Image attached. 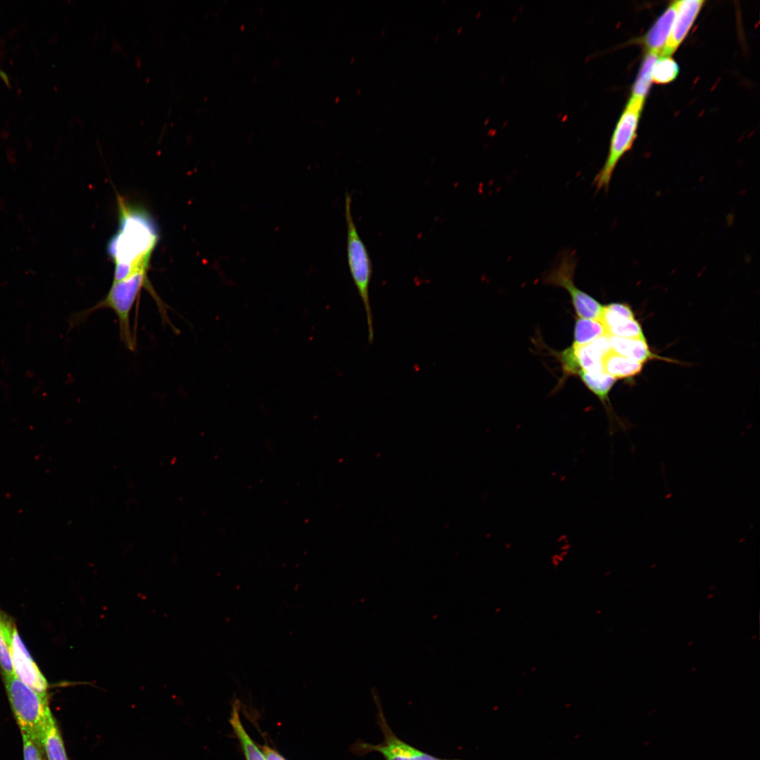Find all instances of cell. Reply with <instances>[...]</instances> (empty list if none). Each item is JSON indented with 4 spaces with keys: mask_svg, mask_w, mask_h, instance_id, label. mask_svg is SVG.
<instances>
[{
    "mask_svg": "<svg viewBox=\"0 0 760 760\" xmlns=\"http://www.w3.org/2000/svg\"><path fill=\"white\" fill-rule=\"evenodd\" d=\"M576 259L574 253H564L557 264L547 273L544 281L566 289L579 317L598 320L603 308L597 300L578 288L574 281Z\"/></svg>",
    "mask_w": 760,
    "mask_h": 760,
    "instance_id": "8992f818",
    "label": "cell"
},
{
    "mask_svg": "<svg viewBox=\"0 0 760 760\" xmlns=\"http://www.w3.org/2000/svg\"><path fill=\"white\" fill-rule=\"evenodd\" d=\"M22 734L24 760H43L42 746L29 735Z\"/></svg>",
    "mask_w": 760,
    "mask_h": 760,
    "instance_id": "7402d4cb",
    "label": "cell"
},
{
    "mask_svg": "<svg viewBox=\"0 0 760 760\" xmlns=\"http://www.w3.org/2000/svg\"><path fill=\"white\" fill-rule=\"evenodd\" d=\"M16 626L11 618L0 609V668L4 678L15 676L10 644Z\"/></svg>",
    "mask_w": 760,
    "mask_h": 760,
    "instance_id": "9a60e30c",
    "label": "cell"
},
{
    "mask_svg": "<svg viewBox=\"0 0 760 760\" xmlns=\"http://www.w3.org/2000/svg\"><path fill=\"white\" fill-rule=\"evenodd\" d=\"M679 72L677 63L671 56H662L657 60L651 72L652 82L666 84L674 80Z\"/></svg>",
    "mask_w": 760,
    "mask_h": 760,
    "instance_id": "44dd1931",
    "label": "cell"
},
{
    "mask_svg": "<svg viewBox=\"0 0 760 760\" xmlns=\"http://www.w3.org/2000/svg\"><path fill=\"white\" fill-rule=\"evenodd\" d=\"M0 79L2 80L7 85L9 84V80L6 73L0 68Z\"/></svg>",
    "mask_w": 760,
    "mask_h": 760,
    "instance_id": "cb8c5ba5",
    "label": "cell"
},
{
    "mask_svg": "<svg viewBox=\"0 0 760 760\" xmlns=\"http://www.w3.org/2000/svg\"><path fill=\"white\" fill-rule=\"evenodd\" d=\"M678 1H673L659 17L644 38L647 52L659 54L665 45L676 15Z\"/></svg>",
    "mask_w": 760,
    "mask_h": 760,
    "instance_id": "7c38bea8",
    "label": "cell"
},
{
    "mask_svg": "<svg viewBox=\"0 0 760 760\" xmlns=\"http://www.w3.org/2000/svg\"><path fill=\"white\" fill-rule=\"evenodd\" d=\"M118 229L107 245L114 265L113 281L148 274L158 241L156 222L145 208L118 196Z\"/></svg>",
    "mask_w": 760,
    "mask_h": 760,
    "instance_id": "6da1fadb",
    "label": "cell"
},
{
    "mask_svg": "<svg viewBox=\"0 0 760 760\" xmlns=\"http://www.w3.org/2000/svg\"><path fill=\"white\" fill-rule=\"evenodd\" d=\"M604 372L615 379L630 378L640 372L642 364L620 355L612 349L602 360Z\"/></svg>",
    "mask_w": 760,
    "mask_h": 760,
    "instance_id": "2e32d148",
    "label": "cell"
},
{
    "mask_svg": "<svg viewBox=\"0 0 760 760\" xmlns=\"http://www.w3.org/2000/svg\"><path fill=\"white\" fill-rule=\"evenodd\" d=\"M6 694L21 733L42 746L45 729L53 717L46 696L42 695L15 676L4 678Z\"/></svg>",
    "mask_w": 760,
    "mask_h": 760,
    "instance_id": "3957f363",
    "label": "cell"
},
{
    "mask_svg": "<svg viewBox=\"0 0 760 760\" xmlns=\"http://www.w3.org/2000/svg\"><path fill=\"white\" fill-rule=\"evenodd\" d=\"M604 335L605 329L598 320L580 317L575 324L574 344L584 346Z\"/></svg>",
    "mask_w": 760,
    "mask_h": 760,
    "instance_id": "ffe728a7",
    "label": "cell"
},
{
    "mask_svg": "<svg viewBox=\"0 0 760 760\" xmlns=\"http://www.w3.org/2000/svg\"><path fill=\"white\" fill-rule=\"evenodd\" d=\"M143 289L151 294L163 319L168 322L167 306L153 288L147 274H139L122 281H113L106 296L96 305L83 311L81 317L84 319L96 310L110 309L118 318L122 343L129 350H133L136 343L130 325V314Z\"/></svg>",
    "mask_w": 760,
    "mask_h": 760,
    "instance_id": "7a4b0ae2",
    "label": "cell"
},
{
    "mask_svg": "<svg viewBox=\"0 0 760 760\" xmlns=\"http://www.w3.org/2000/svg\"><path fill=\"white\" fill-rule=\"evenodd\" d=\"M598 321L603 325L607 336L645 338L640 324L627 304L613 303L603 305Z\"/></svg>",
    "mask_w": 760,
    "mask_h": 760,
    "instance_id": "ba28073f",
    "label": "cell"
},
{
    "mask_svg": "<svg viewBox=\"0 0 760 760\" xmlns=\"http://www.w3.org/2000/svg\"><path fill=\"white\" fill-rule=\"evenodd\" d=\"M239 704H234L229 723L241 746L246 760H265L264 754L245 729L240 717Z\"/></svg>",
    "mask_w": 760,
    "mask_h": 760,
    "instance_id": "5bb4252c",
    "label": "cell"
},
{
    "mask_svg": "<svg viewBox=\"0 0 760 760\" xmlns=\"http://www.w3.org/2000/svg\"><path fill=\"white\" fill-rule=\"evenodd\" d=\"M42 747L47 760H68L63 739L54 717L45 729Z\"/></svg>",
    "mask_w": 760,
    "mask_h": 760,
    "instance_id": "e0dca14e",
    "label": "cell"
},
{
    "mask_svg": "<svg viewBox=\"0 0 760 760\" xmlns=\"http://www.w3.org/2000/svg\"><path fill=\"white\" fill-rule=\"evenodd\" d=\"M571 348L574 361L579 373L604 372L602 360L611 350L609 336H602L584 346L573 344Z\"/></svg>",
    "mask_w": 760,
    "mask_h": 760,
    "instance_id": "8fae6325",
    "label": "cell"
},
{
    "mask_svg": "<svg viewBox=\"0 0 760 760\" xmlns=\"http://www.w3.org/2000/svg\"><path fill=\"white\" fill-rule=\"evenodd\" d=\"M704 1L702 0L678 1L676 15L669 38L660 52L661 57L671 56L683 41Z\"/></svg>",
    "mask_w": 760,
    "mask_h": 760,
    "instance_id": "30bf717a",
    "label": "cell"
},
{
    "mask_svg": "<svg viewBox=\"0 0 760 760\" xmlns=\"http://www.w3.org/2000/svg\"><path fill=\"white\" fill-rule=\"evenodd\" d=\"M585 385L600 400L607 399L616 379L604 372H581L579 374Z\"/></svg>",
    "mask_w": 760,
    "mask_h": 760,
    "instance_id": "ac0fdd59",
    "label": "cell"
},
{
    "mask_svg": "<svg viewBox=\"0 0 760 760\" xmlns=\"http://www.w3.org/2000/svg\"><path fill=\"white\" fill-rule=\"evenodd\" d=\"M352 197L345 195L344 215L347 227V260L351 277L362 300L367 324L368 341L374 340L373 315L369 300V285L372 277V263L368 250L360 237L351 210Z\"/></svg>",
    "mask_w": 760,
    "mask_h": 760,
    "instance_id": "277c9868",
    "label": "cell"
},
{
    "mask_svg": "<svg viewBox=\"0 0 760 760\" xmlns=\"http://www.w3.org/2000/svg\"><path fill=\"white\" fill-rule=\"evenodd\" d=\"M10 654L15 676L38 693L46 696L48 683L22 641L17 628L11 638Z\"/></svg>",
    "mask_w": 760,
    "mask_h": 760,
    "instance_id": "52a82bcc",
    "label": "cell"
},
{
    "mask_svg": "<svg viewBox=\"0 0 760 760\" xmlns=\"http://www.w3.org/2000/svg\"><path fill=\"white\" fill-rule=\"evenodd\" d=\"M381 726L384 735V741L379 745L362 744V751L376 752L381 754L385 760H445L422 752L403 741L383 723Z\"/></svg>",
    "mask_w": 760,
    "mask_h": 760,
    "instance_id": "9c48e42d",
    "label": "cell"
},
{
    "mask_svg": "<svg viewBox=\"0 0 760 760\" xmlns=\"http://www.w3.org/2000/svg\"><path fill=\"white\" fill-rule=\"evenodd\" d=\"M645 101L630 98L612 135L605 162L593 179L597 191L609 189L621 158L632 148Z\"/></svg>",
    "mask_w": 760,
    "mask_h": 760,
    "instance_id": "5b68a950",
    "label": "cell"
},
{
    "mask_svg": "<svg viewBox=\"0 0 760 760\" xmlns=\"http://www.w3.org/2000/svg\"><path fill=\"white\" fill-rule=\"evenodd\" d=\"M609 343L616 353L642 364L654 357L645 338L609 336Z\"/></svg>",
    "mask_w": 760,
    "mask_h": 760,
    "instance_id": "4fadbf2b",
    "label": "cell"
},
{
    "mask_svg": "<svg viewBox=\"0 0 760 760\" xmlns=\"http://www.w3.org/2000/svg\"><path fill=\"white\" fill-rule=\"evenodd\" d=\"M260 749L264 754L265 760H286L277 751L268 745H262Z\"/></svg>",
    "mask_w": 760,
    "mask_h": 760,
    "instance_id": "603a6c76",
    "label": "cell"
},
{
    "mask_svg": "<svg viewBox=\"0 0 760 760\" xmlns=\"http://www.w3.org/2000/svg\"><path fill=\"white\" fill-rule=\"evenodd\" d=\"M657 57L658 54L654 53L647 52L646 54L633 87L631 98L645 101L651 86L652 69Z\"/></svg>",
    "mask_w": 760,
    "mask_h": 760,
    "instance_id": "d6986e66",
    "label": "cell"
}]
</instances>
